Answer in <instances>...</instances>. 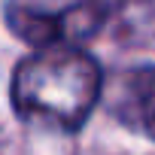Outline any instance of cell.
Masks as SVG:
<instances>
[{"mask_svg":"<svg viewBox=\"0 0 155 155\" xmlns=\"http://www.w3.org/2000/svg\"><path fill=\"white\" fill-rule=\"evenodd\" d=\"M3 15L9 31L37 49H79L101 31L107 6L104 0H6Z\"/></svg>","mask_w":155,"mask_h":155,"instance_id":"obj_2","label":"cell"},{"mask_svg":"<svg viewBox=\"0 0 155 155\" xmlns=\"http://www.w3.org/2000/svg\"><path fill=\"white\" fill-rule=\"evenodd\" d=\"M12 107L31 125L79 131L104 97V76L91 55L58 46L37 49L12 73Z\"/></svg>","mask_w":155,"mask_h":155,"instance_id":"obj_1","label":"cell"},{"mask_svg":"<svg viewBox=\"0 0 155 155\" xmlns=\"http://www.w3.org/2000/svg\"><path fill=\"white\" fill-rule=\"evenodd\" d=\"M110 113L131 131L155 140V67H128L104 88Z\"/></svg>","mask_w":155,"mask_h":155,"instance_id":"obj_3","label":"cell"}]
</instances>
